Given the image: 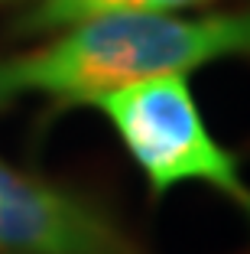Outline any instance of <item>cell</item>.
I'll use <instances>...</instances> for the list:
<instances>
[{
	"label": "cell",
	"mask_w": 250,
	"mask_h": 254,
	"mask_svg": "<svg viewBox=\"0 0 250 254\" xmlns=\"http://www.w3.org/2000/svg\"><path fill=\"white\" fill-rule=\"evenodd\" d=\"M95 108L147 176L153 199H162L182 183H201L228 195L250 222V186L241 160L214 140L185 75L124 85L101 95Z\"/></svg>",
	"instance_id": "obj_2"
},
{
	"label": "cell",
	"mask_w": 250,
	"mask_h": 254,
	"mask_svg": "<svg viewBox=\"0 0 250 254\" xmlns=\"http://www.w3.org/2000/svg\"><path fill=\"white\" fill-rule=\"evenodd\" d=\"M0 254H150L104 209L0 160Z\"/></svg>",
	"instance_id": "obj_3"
},
{
	"label": "cell",
	"mask_w": 250,
	"mask_h": 254,
	"mask_svg": "<svg viewBox=\"0 0 250 254\" xmlns=\"http://www.w3.org/2000/svg\"><path fill=\"white\" fill-rule=\"evenodd\" d=\"M211 0H36L26 13L16 20L13 33L36 36L75 26V23L95 20L110 13H176V10L205 7Z\"/></svg>",
	"instance_id": "obj_4"
},
{
	"label": "cell",
	"mask_w": 250,
	"mask_h": 254,
	"mask_svg": "<svg viewBox=\"0 0 250 254\" xmlns=\"http://www.w3.org/2000/svg\"><path fill=\"white\" fill-rule=\"evenodd\" d=\"M0 3H7V0H0Z\"/></svg>",
	"instance_id": "obj_5"
},
{
	"label": "cell",
	"mask_w": 250,
	"mask_h": 254,
	"mask_svg": "<svg viewBox=\"0 0 250 254\" xmlns=\"http://www.w3.org/2000/svg\"><path fill=\"white\" fill-rule=\"evenodd\" d=\"M218 59H250V10L95 16L59 30L39 49L0 56V111L30 95L52 105H95L124 85L189 75Z\"/></svg>",
	"instance_id": "obj_1"
}]
</instances>
